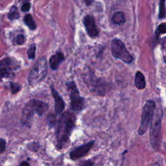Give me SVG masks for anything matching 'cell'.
I'll return each instance as SVG.
<instances>
[{"label": "cell", "mask_w": 166, "mask_h": 166, "mask_svg": "<svg viewBox=\"0 0 166 166\" xmlns=\"http://www.w3.org/2000/svg\"><path fill=\"white\" fill-rule=\"evenodd\" d=\"M75 115L70 112H66L60 117L56 130L57 147L59 149L62 148L68 142L75 127Z\"/></svg>", "instance_id": "cell-1"}, {"label": "cell", "mask_w": 166, "mask_h": 166, "mask_svg": "<svg viewBox=\"0 0 166 166\" xmlns=\"http://www.w3.org/2000/svg\"><path fill=\"white\" fill-rule=\"evenodd\" d=\"M48 104L42 101L32 99L29 101L23 109L22 121L28 123L34 114L42 116L48 110Z\"/></svg>", "instance_id": "cell-2"}, {"label": "cell", "mask_w": 166, "mask_h": 166, "mask_svg": "<svg viewBox=\"0 0 166 166\" xmlns=\"http://www.w3.org/2000/svg\"><path fill=\"white\" fill-rule=\"evenodd\" d=\"M47 61L45 57L38 59L29 73L28 81L30 85L34 86L42 81L47 75Z\"/></svg>", "instance_id": "cell-3"}, {"label": "cell", "mask_w": 166, "mask_h": 166, "mask_svg": "<svg viewBox=\"0 0 166 166\" xmlns=\"http://www.w3.org/2000/svg\"><path fill=\"white\" fill-rule=\"evenodd\" d=\"M156 109V104L153 101H147L142 109V118L140 121V126L138 130L139 135H143L149 128L154 113Z\"/></svg>", "instance_id": "cell-4"}, {"label": "cell", "mask_w": 166, "mask_h": 166, "mask_svg": "<svg viewBox=\"0 0 166 166\" xmlns=\"http://www.w3.org/2000/svg\"><path fill=\"white\" fill-rule=\"evenodd\" d=\"M163 111L162 107L160 108L157 112L156 116L153 118L151 124V130H150V141L152 146L155 148L158 149L160 146V134L161 129V123L162 119Z\"/></svg>", "instance_id": "cell-5"}, {"label": "cell", "mask_w": 166, "mask_h": 166, "mask_svg": "<svg viewBox=\"0 0 166 166\" xmlns=\"http://www.w3.org/2000/svg\"><path fill=\"white\" fill-rule=\"evenodd\" d=\"M68 89L69 92L71 99V107L74 111L80 112L85 107V100L82 98L75 83L73 81L67 83Z\"/></svg>", "instance_id": "cell-6"}, {"label": "cell", "mask_w": 166, "mask_h": 166, "mask_svg": "<svg viewBox=\"0 0 166 166\" xmlns=\"http://www.w3.org/2000/svg\"><path fill=\"white\" fill-rule=\"evenodd\" d=\"M112 55L120 59L123 62L130 64L133 62V57L128 53L124 43L120 40L114 39L112 42Z\"/></svg>", "instance_id": "cell-7"}, {"label": "cell", "mask_w": 166, "mask_h": 166, "mask_svg": "<svg viewBox=\"0 0 166 166\" xmlns=\"http://www.w3.org/2000/svg\"><path fill=\"white\" fill-rule=\"evenodd\" d=\"M17 66L16 62L11 58H7L0 62V77H8L13 74V70L15 69Z\"/></svg>", "instance_id": "cell-8"}, {"label": "cell", "mask_w": 166, "mask_h": 166, "mask_svg": "<svg viewBox=\"0 0 166 166\" xmlns=\"http://www.w3.org/2000/svg\"><path fill=\"white\" fill-rule=\"evenodd\" d=\"M93 144H94V141H92L89 143H87L84 145H83L80 147L75 148V149L71 151L70 154H69L70 155V158L72 160H77L85 156L90 151L91 148L92 147Z\"/></svg>", "instance_id": "cell-9"}, {"label": "cell", "mask_w": 166, "mask_h": 166, "mask_svg": "<svg viewBox=\"0 0 166 166\" xmlns=\"http://www.w3.org/2000/svg\"><path fill=\"white\" fill-rule=\"evenodd\" d=\"M86 83L91 92H96L99 95L104 94V92H105V86H104V83H101V81H99V80L98 79H95L94 77L93 78V77L87 78Z\"/></svg>", "instance_id": "cell-10"}, {"label": "cell", "mask_w": 166, "mask_h": 166, "mask_svg": "<svg viewBox=\"0 0 166 166\" xmlns=\"http://www.w3.org/2000/svg\"><path fill=\"white\" fill-rule=\"evenodd\" d=\"M51 93L55 99V111L57 115H60L64 111L65 107V103L63 99L61 98L58 92L53 88V86H51Z\"/></svg>", "instance_id": "cell-11"}, {"label": "cell", "mask_w": 166, "mask_h": 166, "mask_svg": "<svg viewBox=\"0 0 166 166\" xmlns=\"http://www.w3.org/2000/svg\"><path fill=\"white\" fill-rule=\"evenodd\" d=\"M83 23L85 26L87 33L91 37H96L98 34V31L95 23L93 17L90 16H86L84 18Z\"/></svg>", "instance_id": "cell-12"}, {"label": "cell", "mask_w": 166, "mask_h": 166, "mask_svg": "<svg viewBox=\"0 0 166 166\" xmlns=\"http://www.w3.org/2000/svg\"><path fill=\"white\" fill-rule=\"evenodd\" d=\"M64 60V55L62 53H57L55 55L51 56L49 59V66L53 70H56L59 65Z\"/></svg>", "instance_id": "cell-13"}, {"label": "cell", "mask_w": 166, "mask_h": 166, "mask_svg": "<svg viewBox=\"0 0 166 166\" xmlns=\"http://www.w3.org/2000/svg\"><path fill=\"white\" fill-rule=\"evenodd\" d=\"M134 84L138 90H143L145 88L146 83L145 77L142 72H138L136 73L134 79Z\"/></svg>", "instance_id": "cell-14"}, {"label": "cell", "mask_w": 166, "mask_h": 166, "mask_svg": "<svg viewBox=\"0 0 166 166\" xmlns=\"http://www.w3.org/2000/svg\"><path fill=\"white\" fill-rule=\"evenodd\" d=\"M112 21L115 24L122 25L125 22V18L123 13L117 12L113 14L112 16Z\"/></svg>", "instance_id": "cell-15"}, {"label": "cell", "mask_w": 166, "mask_h": 166, "mask_svg": "<svg viewBox=\"0 0 166 166\" xmlns=\"http://www.w3.org/2000/svg\"><path fill=\"white\" fill-rule=\"evenodd\" d=\"M24 22L27 25L28 27L32 29V30H34L36 28H37V25H36V23L35 22H34L33 18L31 15L30 14H28L26 15L25 17H24Z\"/></svg>", "instance_id": "cell-16"}, {"label": "cell", "mask_w": 166, "mask_h": 166, "mask_svg": "<svg viewBox=\"0 0 166 166\" xmlns=\"http://www.w3.org/2000/svg\"><path fill=\"white\" fill-rule=\"evenodd\" d=\"M19 17H20V14L18 13V8H17L15 6L11 8L9 13H8V18L11 20H14L18 19Z\"/></svg>", "instance_id": "cell-17"}, {"label": "cell", "mask_w": 166, "mask_h": 166, "mask_svg": "<svg viewBox=\"0 0 166 166\" xmlns=\"http://www.w3.org/2000/svg\"><path fill=\"white\" fill-rule=\"evenodd\" d=\"M165 0H160V10H159V18H164L165 16Z\"/></svg>", "instance_id": "cell-18"}, {"label": "cell", "mask_w": 166, "mask_h": 166, "mask_svg": "<svg viewBox=\"0 0 166 166\" xmlns=\"http://www.w3.org/2000/svg\"><path fill=\"white\" fill-rule=\"evenodd\" d=\"M36 46L34 44H32L28 51V56L29 59H34L35 57Z\"/></svg>", "instance_id": "cell-19"}, {"label": "cell", "mask_w": 166, "mask_h": 166, "mask_svg": "<svg viewBox=\"0 0 166 166\" xmlns=\"http://www.w3.org/2000/svg\"><path fill=\"white\" fill-rule=\"evenodd\" d=\"M166 32V26H165V23H162L159 25L158 28L157 29L156 31V37H158V36L160 35V34H164Z\"/></svg>", "instance_id": "cell-20"}, {"label": "cell", "mask_w": 166, "mask_h": 166, "mask_svg": "<svg viewBox=\"0 0 166 166\" xmlns=\"http://www.w3.org/2000/svg\"><path fill=\"white\" fill-rule=\"evenodd\" d=\"M11 88L13 93L18 92L20 90V86L16 83H11Z\"/></svg>", "instance_id": "cell-21"}, {"label": "cell", "mask_w": 166, "mask_h": 166, "mask_svg": "<svg viewBox=\"0 0 166 166\" xmlns=\"http://www.w3.org/2000/svg\"><path fill=\"white\" fill-rule=\"evenodd\" d=\"M15 40H16V43H18V44L19 45H21L25 42V37L23 35H22V34H19V35H18L16 37Z\"/></svg>", "instance_id": "cell-22"}, {"label": "cell", "mask_w": 166, "mask_h": 166, "mask_svg": "<svg viewBox=\"0 0 166 166\" xmlns=\"http://www.w3.org/2000/svg\"><path fill=\"white\" fill-rule=\"evenodd\" d=\"M55 121H56L55 116H54L53 115H50L49 116H48V122L49 125L53 127L55 125Z\"/></svg>", "instance_id": "cell-23"}, {"label": "cell", "mask_w": 166, "mask_h": 166, "mask_svg": "<svg viewBox=\"0 0 166 166\" xmlns=\"http://www.w3.org/2000/svg\"><path fill=\"white\" fill-rule=\"evenodd\" d=\"M31 8V3L29 2L25 3L22 7V11L23 12H28Z\"/></svg>", "instance_id": "cell-24"}, {"label": "cell", "mask_w": 166, "mask_h": 166, "mask_svg": "<svg viewBox=\"0 0 166 166\" xmlns=\"http://www.w3.org/2000/svg\"><path fill=\"white\" fill-rule=\"evenodd\" d=\"M6 143L5 141L3 139H0V153H3L5 149Z\"/></svg>", "instance_id": "cell-25"}, {"label": "cell", "mask_w": 166, "mask_h": 166, "mask_svg": "<svg viewBox=\"0 0 166 166\" xmlns=\"http://www.w3.org/2000/svg\"><path fill=\"white\" fill-rule=\"evenodd\" d=\"M79 166H93V163L90 160H86L81 162Z\"/></svg>", "instance_id": "cell-26"}, {"label": "cell", "mask_w": 166, "mask_h": 166, "mask_svg": "<svg viewBox=\"0 0 166 166\" xmlns=\"http://www.w3.org/2000/svg\"><path fill=\"white\" fill-rule=\"evenodd\" d=\"M84 2H85V3L86 4V5H90L93 2V0H84Z\"/></svg>", "instance_id": "cell-27"}, {"label": "cell", "mask_w": 166, "mask_h": 166, "mask_svg": "<svg viewBox=\"0 0 166 166\" xmlns=\"http://www.w3.org/2000/svg\"><path fill=\"white\" fill-rule=\"evenodd\" d=\"M20 166H29V164L28 162H22V163H21Z\"/></svg>", "instance_id": "cell-28"}, {"label": "cell", "mask_w": 166, "mask_h": 166, "mask_svg": "<svg viewBox=\"0 0 166 166\" xmlns=\"http://www.w3.org/2000/svg\"><path fill=\"white\" fill-rule=\"evenodd\" d=\"M26 1H28V0H21V2H26Z\"/></svg>", "instance_id": "cell-29"}]
</instances>
